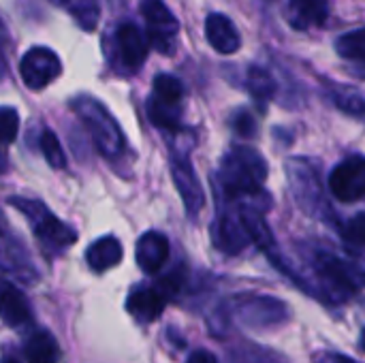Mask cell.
<instances>
[{
    "label": "cell",
    "instance_id": "1",
    "mask_svg": "<svg viewBox=\"0 0 365 363\" xmlns=\"http://www.w3.org/2000/svg\"><path fill=\"white\" fill-rule=\"evenodd\" d=\"M293 282L306 295L325 304H344L365 289V261L338 255L331 248H312L308 252V267L295 265Z\"/></svg>",
    "mask_w": 365,
    "mask_h": 363
},
{
    "label": "cell",
    "instance_id": "2",
    "mask_svg": "<svg viewBox=\"0 0 365 363\" xmlns=\"http://www.w3.org/2000/svg\"><path fill=\"white\" fill-rule=\"evenodd\" d=\"M267 180V160L250 145H233L227 150L216 173V195L227 201L252 203L263 212L269 210V195L263 190Z\"/></svg>",
    "mask_w": 365,
    "mask_h": 363
},
{
    "label": "cell",
    "instance_id": "3",
    "mask_svg": "<svg viewBox=\"0 0 365 363\" xmlns=\"http://www.w3.org/2000/svg\"><path fill=\"white\" fill-rule=\"evenodd\" d=\"M291 319L289 306L272 295L259 293H240L225 300L218 308V323L222 327L237 323L244 329L252 332H272L284 325Z\"/></svg>",
    "mask_w": 365,
    "mask_h": 363
},
{
    "label": "cell",
    "instance_id": "4",
    "mask_svg": "<svg viewBox=\"0 0 365 363\" xmlns=\"http://www.w3.org/2000/svg\"><path fill=\"white\" fill-rule=\"evenodd\" d=\"M71 109L86 126V131L92 137V143L96 145L101 156L107 158L111 165H120L128 154V145H126V137H124L120 124L109 113V109L90 94L75 96L71 101Z\"/></svg>",
    "mask_w": 365,
    "mask_h": 363
},
{
    "label": "cell",
    "instance_id": "5",
    "mask_svg": "<svg viewBox=\"0 0 365 363\" xmlns=\"http://www.w3.org/2000/svg\"><path fill=\"white\" fill-rule=\"evenodd\" d=\"M287 171V182L291 188V197L295 205L310 218H317L325 225H340L338 216L325 195L319 169L302 156L289 158L284 163Z\"/></svg>",
    "mask_w": 365,
    "mask_h": 363
},
{
    "label": "cell",
    "instance_id": "6",
    "mask_svg": "<svg viewBox=\"0 0 365 363\" xmlns=\"http://www.w3.org/2000/svg\"><path fill=\"white\" fill-rule=\"evenodd\" d=\"M9 205L21 212L24 218L30 223V229L45 257L56 259L77 242V231L71 225L62 223L56 214H51L45 203L26 197H9Z\"/></svg>",
    "mask_w": 365,
    "mask_h": 363
},
{
    "label": "cell",
    "instance_id": "7",
    "mask_svg": "<svg viewBox=\"0 0 365 363\" xmlns=\"http://www.w3.org/2000/svg\"><path fill=\"white\" fill-rule=\"evenodd\" d=\"M212 242L216 250L222 255L235 257L244 252L250 244H255L248 220L244 216V208L235 201H227L216 210V218L212 225Z\"/></svg>",
    "mask_w": 365,
    "mask_h": 363
},
{
    "label": "cell",
    "instance_id": "8",
    "mask_svg": "<svg viewBox=\"0 0 365 363\" xmlns=\"http://www.w3.org/2000/svg\"><path fill=\"white\" fill-rule=\"evenodd\" d=\"M171 178H173V184L184 201L186 214H190L195 218L205 205V193H203L201 180L192 167L190 148L186 143H182V145L175 143L171 148Z\"/></svg>",
    "mask_w": 365,
    "mask_h": 363
},
{
    "label": "cell",
    "instance_id": "9",
    "mask_svg": "<svg viewBox=\"0 0 365 363\" xmlns=\"http://www.w3.org/2000/svg\"><path fill=\"white\" fill-rule=\"evenodd\" d=\"M141 13L148 24V41L150 45L169 56L175 51V34L180 30V24L175 15L167 9L163 0H141Z\"/></svg>",
    "mask_w": 365,
    "mask_h": 363
},
{
    "label": "cell",
    "instance_id": "10",
    "mask_svg": "<svg viewBox=\"0 0 365 363\" xmlns=\"http://www.w3.org/2000/svg\"><path fill=\"white\" fill-rule=\"evenodd\" d=\"M329 193L342 201L353 203L365 197V156L353 154L338 163L327 178Z\"/></svg>",
    "mask_w": 365,
    "mask_h": 363
},
{
    "label": "cell",
    "instance_id": "11",
    "mask_svg": "<svg viewBox=\"0 0 365 363\" xmlns=\"http://www.w3.org/2000/svg\"><path fill=\"white\" fill-rule=\"evenodd\" d=\"M62 73V62L49 47H32L19 60V75L26 88L43 90Z\"/></svg>",
    "mask_w": 365,
    "mask_h": 363
},
{
    "label": "cell",
    "instance_id": "12",
    "mask_svg": "<svg viewBox=\"0 0 365 363\" xmlns=\"http://www.w3.org/2000/svg\"><path fill=\"white\" fill-rule=\"evenodd\" d=\"M169 300H171V295L160 287L158 280L154 285L143 282V285H137L130 289V293L126 297V310L141 325H150L163 315Z\"/></svg>",
    "mask_w": 365,
    "mask_h": 363
},
{
    "label": "cell",
    "instance_id": "13",
    "mask_svg": "<svg viewBox=\"0 0 365 363\" xmlns=\"http://www.w3.org/2000/svg\"><path fill=\"white\" fill-rule=\"evenodd\" d=\"M2 270L4 274L17 276L24 285L38 282V270L34 267L26 246L21 244L19 237L11 235L9 229H4V237H2Z\"/></svg>",
    "mask_w": 365,
    "mask_h": 363
},
{
    "label": "cell",
    "instance_id": "14",
    "mask_svg": "<svg viewBox=\"0 0 365 363\" xmlns=\"http://www.w3.org/2000/svg\"><path fill=\"white\" fill-rule=\"evenodd\" d=\"M115 43H118V60L126 71H139L148 58V47L150 41L141 34V30L126 21L118 28L115 32Z\"/></svg>",
    "mask_w": 365,
    "mask_h": 363
},
{
    "label": "cell",
    "instance_id": "15",
    "mask_svg": "<svg viewBox=\"0 0 365 363\" xmlns=\"http://www.w3.org/2000/svg\"><path fill=\"white\" fill-rule=\"evenodd\" d=\"M169 252H171V246H169V240L165 233L160 231H145L139 240H137V246H135V259H137V265L143 274L148 276H154L160 272V267L167 263L169 259Z\"/></svg>",
    "mask_w": 365,
    "mask_h": 363
},
{
    "label": "cell",
    "instance_id": "16",
    "mask_svg": "<svg viewBox=\"0 0 365 363\" xmlns=\"http://www.w3.org/2000/svg\"><path fill=\"white\" fill-rule=\"evenodd\" d=\"M205 36L207 43L218 53H235L242 45V36L235 24L222 13H210L205 19Z\"/></svg>",
    "mask_w": 365,
    "mask_h": 363
},
{
    "label": "cell",
    "instance_id": "17",
    "mask_svg": "<svg viewBox=\"0 0 365 363\" xmlns=\"http://www.w3.org/2000/svg\"><path fill=\"white\" fill-rule=\"evenodd\" d=\"M2 321L6 327H26L32 323V310L28 297L9 280L2 282Z\"/></svg>",
    "mask_w": 365,
    "mask_h": 363
},
{
    "label": "cell",
    "instance_id": "18",
    "mask_svg": "<svg viewBox=\"0 0 365 363\" xmlns=\"http://www.w3.org/2000/svg\"><path fill=\"white\" fill-rule=\"evenodd\" d=\"M122 255H124V248H122L120 240L113 235H105L88 246L86 263L94 274H103V272L115 267L122 261Z\"/></svg>",
    "mask_w": 365,
    "mask_h": 363
},
{
    "label": "cell",
    "instance_id": "19",
    "mask_svg": "<svg viewBox=\"0 0 365 363\" xmlns=\"http://www.w3.org/2000/svg\"><path fill=\"white\" fill-rule=\"evenodd\" d=\"M327 15L325 0H289V21L297 30L321 28L327 21Z\"/></svg>",
    "mask_w": 365,
    "mask_h": 363
},
{
    "label": "cell",
    "instance_id": "20",
    "mask_svg": "<svg viewBox=\"0 0 365 363\" xmlns=\"http://www.w3.org/2000/svg\"><path fill=\"white\" fill-rule=\"evenodd\" d=\"M24 357L28 363H58L60 347L45 329H34L24 342Z\"/></svg>",
    "mask_w": 365,
    "mask_h": 363
},
{
    "label": "cell",
    "instance_id": "21",
    "mask_svg": "<svg viewBox=\"0 0 365 363\" xmlns=\"http://www.w3.org/2000/svg\"><path fill=\"white\" fill-rule=\"evenodd\" d=\"M150 122L167 133H178L182 128V105H169L156 96H150L145 103Z\"/></svg>",
    "mask_w": 365,
    "mask_h": 363
},
{
    "label": "cell",
    "instance_id": "22",
    "mask_svg": "<svg viewBox=\"0 0 365 363\" xmlns=\"http://www.w3.org/2000/svg\"><path fill=\"white\" fill-rule=\"evenodd\" d=\"M246 88L252 94V98L261 105H265L267 101L274 98L276 94V81L274 75L269 71H265L263 66H250L248 75H246Z\"/></svg>",
    "mask_w": 365,
    "mask_h": 363
},
{
    "label": "cell",
    "instance_id": "23",
    "mask_svg": "<svg viewBox=\"0 0 365 363\" xmlns=\"http://www.w3.org/2000/svg\"><path fill=\"white\" fill-rule=\"evenodd\" d=\"M51 4L68 11L73 19L83 28V30H94L98 24V4L96 0H49Z\"/></svg>",
    "mask_w": 365,
    "mask_h": 363
},
{
    "label": "cell",
    "instance_id": "24",
    "mask_svg": "<svg viewBox=\"0 0 365 363\" xmlns=\"http://www.w3.org/2000/svg\"><path fill=\"white\" fill-rule=\"evenodd\" d=\"M340 237L344 242V248L353 257H364L365 255V212L355 214L346 223L340 225Z\"/></svg>",
    "mask_w": 365,
    "mask_h": 363
},
{
    "label": "cell",
    "instance_id": "25",
    "mask_svg": "<svg viewBox=\"0 0 365 363\" xmlns=\"http://www.w3.org/2000/svg\"><path fill=\"white\" fill-rule=\"evenodd\" d=\"M331 101L340 111H344L351 118L365 122V96L349 86H334L331 88Z\"/></svg>",
    "mask_w": 365,
    "mask_h": 363
},
{
    "label": "cell",
    "instance_id": "26",
    "mask_svg": "<svg viewBox=\"0 0 365 363\" xmlns=\"http://www.w3.org/2000/svg\"><path fill=\"white\" fill-rule=\"evenodd\" d=\"M152 96H156V98H160V101H165L169 105H182V101H184V83L178 77L169 75V73H160V75L154 77Z\"/></svg>",
    "mask_w": 365,
    "mask_h": 363
},
{
    "label": "cell",
    "instance_id": "27",
    "mask_svg": "<svg viewBox=\"0 0 365 363\" xmlns=\"http://www.w3.org/2000/svg\"><path fill=\"white\" fill-rule=\"evenodd\" d=\"M38 148L47 160V165L51 169H64L66 167V154L62 150V143L58 139V135L49 128H45L38 137Z\"/></svg>",
    "mask_w": 365,
    "mask_h": 363
},
{
    "label": "cell",
    "instance_id": "28",
    "mask_svg": "<svg viewBox=\"0 0 365 363\" xmlns=\"http://www.w3.org/2000/svg\"><path fill=\"white\" fill-rule=\"evenodd\" d=\"M336 51L346 60H365V28L338 36Z\"/></svg>",
    "mask_w": 365,
    "mask_h": 363
},
{
    "label": "cell",
    "instance_id": "29",
    "mask_svg": "<svg viewBox=\"0 0 365 363\" xmlns=\"http://www.w3.org/2000/svg\"><path fill=\"white\" fill-rule=\"evenodd\" d=\"M231 128L235 135H240L244 139H252L257 135V120L248 109H237L231 116Z\"/></svg>",
    "mask_w": 365,
    "mask_h": 363
},
{
    "label": "cell",
    "instance_id": "30",
    "mask_svg": "<svg viewBox=\"0 0 365 363\" xmlns=\"http://www.w3.org/2000/svg\"><path fill=\"white\" fill-rule=\"evenodd\" d=\"M0 128H2V141L4 145H11L19 131V116L13 107L0 109Z\"/></svg>",
    "mask_w": 365,
    "mask_h": 363
},
{
    "label": "cell",
    "instance_id": "31",
    "mask_svg": "<svg viewBox=\"0 0 365 363\" xmlns=\"http://www.w3.org/2000/svg\"><path fill=\"white\" fill-rule=\"evenodd\" d=\"M314 363H359L355 362L353 357H349V355H342V353H331V351H323V353H319L317 357H314Z\"/></svg>",
    "mask_w": 365,
    "mask_h": 363
},
{
    "label": "cell",
    "instance_id": "32",
    "mask_svg": "<svg viewBox=\"0 0 365 363\" xmlns=\"http://www.w3.org/2000/svg\"><path fill=\"white\" fill-rule=\"evenodd\" d=\"M186 363H218V357L207 349H197L188 355Z\"/></svg>",
    "mask_w": 365,
    "mask_h": 363
},
{
    "label": "cell",
    "instance_id": "33",
    "mask_svg": "<svg viewBox=\"0 0 365 363\" xmlns=\"http://www.w3.org/2000/svg\"><path fill=\"white\" fill-rule=\"evenodd\" d=\"M359 347H361V351L365 353V327L364 332H361V338H359Z\"/></svg>",
    "mask_w": 365,
    "mask_h": 363
},
{
    "label": "cell",
    "instance_id": "34",
    "mask_svg": "<svg viewBox=\"0 0 365 363\" xmlns=\"http://www.w3.org/2000/svg\"><path fill=\"white\" fill-rule=\"evenodd\" d=\"M4 363H19L17 359H13V357H4Z\"/></svg>",
    "mask_w": 365,
    "mask_h": 363
}]
</instances>
